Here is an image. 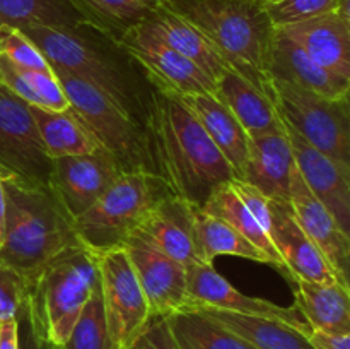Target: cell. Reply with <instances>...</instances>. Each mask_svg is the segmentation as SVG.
Segmentation results:
<instances>
[{"mask_svg":"<svg viewBox=\"0 0 350 349\" xmlns=\"http://www.w3.org/2000/svg\"><path fill=\"white\" fill-rule=\"evenodd\" d=\"M142 125L152 171L170 192L202 207L236 173L180 96L154 88L144 101Z\"/></svg>","mask_w":350,"mask_h":349,"instance_id":"cell-1","label":"cell"},{"mask_svg":"<svg viewBox=\"0 0 350 349\" xmlns=\"http://www.w3.org/2000/svg\"><path fill=\"white\" fill-rule=\"evenodd\" d=\"M5 190V226L0 267L27 276L58 252L77 245L74 221L48 185L2 177Z\"/></svg>","mask_w":350,"mask_h":349,"instance_id":"cell-2","label":"cell"},{"mask_svg":"<svg viewBox=\"0 0 350 349\" xmlns=\"http://www.w3.org/2000/svg\"><path fill=\"white\" fill-rule=\"evenodd\" d=\"M24 315L38 339L51 348L67 341L98 284L96 253L82 243L58 252L24 276Z\"/></svg>","mask_w":350,"mask_h":349,"instance_id":"cell-3","label":"cell"},{"mask_svg":"<svg viewBox=\"0 0 350 349\" xmlns=\"http://www.w3.org/2000/svg\"><path fill=\"white\" fill-rule=\"evenodd\" d=\"M193 24L228 62L262 89L267 88L273 26L265 9L250 0H161Z\"/></svg>","mask_w":350,"mask_h":349,"instance_id":"cell-4","label":"cell"},{"mask_svg":"<svg viewBox=\"0 0 350 349\" xmlns=\"http://www.w3.org/2000/svg\"><path fill=\"white\" fill-rule=\"evenodd\" d=\"M23 31L38 47L51 68L89 82L125 112L142 122L144 101L122 64L82 27L29 26Z\"/></svg>","mask_w":350,"mask_h":349,"instance_id":"cell-5","label":"cell"},{"mask_svg":"<svg viewBox=\"0 0 350 349\" xmlns=\"http://www.w3.org/2000/svg\"><path fill=\"white\" fill-rule=\"evenodd\" d=\"M167 195L170 188L152 171H125L91 209L74 219L75 235L94 253L122 248Z\"/></svg>","mask_w":350,"mask_h":349,"instance_id":"cell-6","label":"cell"},{"mask_svg":"<svg viewBox=\"0 0 350 349\" xmlns=\"http://www.w3.org/2000/svg\"><path fill=\"white\" fill-rule=\"evenodd\" d=\"M51 70L60 82L68 108L84 122L101 147L118 161L123 171H152L146 130L139 118L89 82L58 68Z\"/></svg>","mask_w":350,"mask_h":349,"instance_id":"cell-7","label":"cell"},{"mask_svg":"<svg viewBox=\"0 0 350 349\" xmlns=\"http://www.w3.org/2000/svg\"><path fill=\"white\" fill-rule=\"evenodd\" d=\"M265 91L275 103L286 125L345 171H350L349 98L328 99L277 79H269Z\"/></svg>","mask_w":350,"mask_h":349,"instance_id":"cell-8","label":"cell"},{"mask_svg":"<svg viewBox=\"0 0 350 349\" xmlns=\"http://www.w3.org/2000/svg\"><path fill=\"white\" fill-rule=\"evenodd\" d=\"M108 334L115 349H129L150 322V310L129 255L122 248L96 253Z\"/></svg>","mask_w":350,"mask_h":349,"instance_id":"cell-9","label":"cell"},{"mask_svg":"<svg viewBox=\"0 0 350 349\" xmlns=\"http://www.w3.org/2000/svg\"><path fill=\"white\" fill-rule=\"evenodd\" d=\"M50 168L29 105L0 84V174L48 185Z\"/></svg>","mask_w":350,"mask_h":349,"instance_id":"cell-10","label":"cell"},{"mask_svg":"<svg viewBox=\"0 0 350 349\" xmlns=\"http://www.w3.org/2000/svg\"><path fill=\"white\" fill-rule=\"evenodd\" d=\"M116 47L142 67L154 88L176 96L214 92L215 82L205 72L150 33L142 23L130 29Z\"/></svg>","mask_w":350,"mask_h":349,"instance_id":"cell-11","label":"cell"},{"mask_svg":"<svg viewBox=\"0 0 350 349\" xmlns=\"http://www.w3.org/2000/svg\"><path fill=\"white\" fill-rule=\"evenodd\" d=\"M125 171L105 149L51 159L48 188L74 221L99 201Z\"/></svg>","mask_w":350,"mask_h":349,"instance_id":"cell-12","label":"cell"},{"mask_svg":"<svg viewBox=\"0 0 350 349\" xmlns=\"http://www.w3.org/2000/svg\"><path fill=\"white\" fill-rule=\"evenodd\" d=\"M123 250L146 294L150 317H167L187 308V267L164 255L139 233L123 243Z\"/></svg>","mask_w":350,"mask_h":349,"instance_id":"cell-13","label":"cell"},{"mask_svg":"<svg viewBox=\"0 0 350 349\" xmlns=\"http://www.w3.org/2000/svg\"><path fill=\"white\" fill-rule=\"evenodd\" d=\"M188 305L187 307H208L234 313L258 315L277 318L294 325L299 331L311 334L310 325L296 307H280L263 298H253L236 289L226 277H222L212 263L195 262L187 267Z\"/></svg>","mask_w":350,"mask_h":349,"instance_id":"cell-14","label":"cell"},{"mask_svg":"<svg viewBox=\"0 0 350 349\" xmlns=\"http://www.w3.org/2000/svg\"><path fill=\"white\" fill-rule=\"evenodd\" d=\"M289 205L294 219L311 242L318 246L325 259L330 262L342 284L349 286L350 270V236L340 228L334 216L318 201L304 183L303 177L294 166L291 177Z\"/></svg>","mask_w":350,"mask_h":349,"instance_id":"cell-15","label":"cell"},{"mask_svg":"<svg viewBox=\"0 0 350 349\" xmlns=\"http://www.w3.org/2000/svg\"><path fill=\"white\" fill-rule=\"evenodd\" d=\"M269 236L286 266L289 283L293 284L294 279L314 281V283L323 284L340 283L330 262L297 224L291 205L269 198Z\"/></svg>","mask_w":350,"mask_h":349,"instance_id":"cell-16","label":"cell"},{"mask_svg":"<svg viewBox=\"0 0 350 349\" xmlns=\"http://www.w3.org/2000/svg\"><path fill=\"white\" fill-rule=\"evenodd\" d=\"M286 125V123H284ZM294 164L314 197L330 211L345 233L350 229V171L286 125Z\"/></svg>","mask_w":350,"mask_h":349,"instance_id":"cell-17","label":"cell"},{"mask_svg":"<svg viewBox=\"0 0 350 349\" xmlns=\"http://www.w3.org/2000/svg\"><path fill=\"white\" fill-rule=\"evenodd\" d=\"M318 65L350 81V16L340 9L280 26Z\"/></svg>","mask_w":350,"mask_h":349,"instance_id":"cell-18","label":"cell"},{"mask_svg":"<svg viewBox=\"0 0 350 349\" xmlns=\"http://www.w3.org/2000/svg\"><path fill=\"white\" fill-rule=\"evenodd\" d=\"M269 79L291 82L328 99L349 98L350 81L318 65L293 38L273 27L267 65Z\"/></svg>","mask_w":350,"mask_h":349,"instance_id":"cell-19","label":"cell"},{"mask_svg":"<svg viewBox=\"0 0 350 349\" xmlns=\"http://www.w3.org/2000/svg\"><path fill=\"white\" fill-rule=\"evenodd\" d=\"M294 166L296 164L286 130L248 137L246 163L238 180L253 185L270 201L289 204Z\"/></svg>","mask_w":350,"mask_h":349,"instance_id":"cell-20","label":"cell"},{"mask_svg":"<svg viewBox=\"0 0 350 349\" xmlns=\"http://www.w3.org/2000/svg\"><path fill=\"white\" fill-rule=\"evenodd\" d=\"M212 94L228 106L248 137L286 130L282 116L269 92L232 68L219 75Z\"/></svg>","mask_w":350,"mask_h":349,"instance_id":"cell-21","label":"cell"},{"mask_svg":"<svg viewBox=\"0 0 350 349\" xmlns=\"http://www.w3.org/2000/svg\"><path fill=\"white\" fill-rule=\"evenodd\" d=\"M195 209L185 198L167 195L152 209L137 233L174 262L183 267L191 266L198 262L193 238Z\"/></svg>","mask_w":350,"mask_h":349,"instance_id":"cell-22","label":"cell"},{"mask_svg":"<svg viewBox=\"0 0 350 349\" xmlns=\"http://www.w3.org/2000/svg\"><path fill=\"white\" fill-rule=\"evenodd\" d=\"M142 24L159 40L170 44L173 50L193 62L214 82L217 81L222 72L231 68L228 62L212 47L211 41L193 24L164 7L163 3H157L152 12L142 21Z\"/></svg>","mask_w":350,"mask_h":349,"instance_id":"cell-23","label":"cell"},{"mask_svg":"<svg viewBox=\"0 0 350 349\" xmlns=\"http://www.w3.org/2000/svg\"><path fill=\"white\" fill-rule=\"evenodd\" d=\"M294 307L311 331L350 334V294L340 283L323 284L294 279Z\"/></svg>","mask_w":350,"mask_h":349,"instance_id":"cell-24","label":"cell"},{"mask_svg":"<svg viewBox=\"0 0 350 349\" xmlns=\"http://www.w3.org/2000/svg\"><path fill=\"white\" fill-rule=\"evenodd\" d=\"M183 105L193 113L212 142L226 157L236 177H241L248 151V135L228 106L222 105L212 92L180 96Z\"/></svg>","mask_w":350,"mask_h":349,"instance_id":"cell-25","label":"cell"},{"mask_svg":"<svg viewBox=\"0 0 350 349\" xmlns=\"http://www.w3.org/2000/svg\"><path fill=\"white\" fill-rule=\"evenodd\" d=\"M188 308H195L205 317L217 322L219 325L248 342L253 349H313L310 334L277 318L234 313L208 307Z\"/></svg>","mask_w":350,"mask_h":349,"instance_id":"cell-26","label":"cell"},{"mask_svg":"<svg viewBox=\"0 0 350 349\" xmlns=\"http://www.w3.org/2000/svg\"><path fill=\"white\" fill-rule=\"evenodd\" d=\"M29 109L44 153L50 159L79 156L101 149L98 139L70 108L55 112L29 105Z\"/></svg>","mask_w":350,"mask_h":349,"instance_id":"cell-27","label":"cell"},{"mask_svg":"<svg viewBox=\"0 0 350 349\" xmlns=\"http://www.w3.org/2000/svg\"><path fill=\"white\" fill-rule=\"evenodd\" d=\"M82 26L94 29L113 44L142 23L154 7L147 0H65Z\"/></svg>","mask_w":350,"mask_h":349,"instance_id":"cell-28","label":"cell"},{"mask_svg":"<svg viewBox=\"0 0 350 349\" xmlns=\"http://www.w3.org/2000/svg\"><path fill=\"white\" fill-rule=\"evenodd\" d=\"M202 211H205L207 214L215 216V218L222 219V221L228 222L229 226L236 229L239 235L245 236L253 246L263 252L267 255V259L270 260V266L277 267L280 272L284 274L287 281H289V274H287L286 266H284L282 259L277 253L275 246H273L270 236L263 231L262 226L258 224L255 218H253L252 212L248 211V207L245 205V202L241 201L236 190L232 188L231 181H226V183L219 185L211 195H208L207 201L202 205Z\"/></svg>","mask_w":350,"mask_h":349,"instance_id":"cell-29","label":"cell"},{"mask_svg":"<svg viewBox=\"0 0 350 349\" xmlns=\"http://www.w3.org/2000/svg\"><path fill=\"white\" fill-rule=\"evenodd\" d=\"M193 238L195 253L200 262L214 263L215 257L232 255L270 266V260L267 259L265 253L253 246L228 222L207 214L200 207L195 209L193 212Z\"/></svg>","mask_w":350,"mask_h":349,"instance_id":"cell-30","label":"cell"},{"mask_svg":"<svg viewBox=\"0 0 350 349\" xmlns=\"http://www.w3.org/2000/svg\"><path fill=\"white\" fill-rule=\"evenodd\" d=\"M0 84L19 96L31 106L60 109L68 108V101L55 77L53 70H34L21 67L5 55H0Z\"/></svg>","mask_w":350,"mask_h":349,"instance_id":"cell-31","label":"cell"},{"mask_svg":"<svg viewBox=\"0 0 350 349\" xmlns=\"http://www.w3.org/2000/svg\"><path fill=\"white\" fill-rule=\"evenodd\" d=\"M166 320L178 349H253L248 342L195 308L174 311Z\"/></svg>","mask_w":350,"mask_h":349,"instance_id":"cell-32","label":"cell"},{"mask_svg":"<svg viewBox=\"0 0 350 349\" xmlns=\"http://www.w3.org/2000/svg\"><path fill=\"white\" fill-rule=\"evenodd\" d=\"M0 26L84 27L65 0H0Z\"/></svg>","mask_w":350,"mask_h":349,"instance_id":"cell-33","label":"cell"},{"mask_svg":"<svg viewBox=\"0 0 350 349\" xmlns=\"http://www.w3.org/2000/svg\"><path fill=\"white\" fill-rule=\"evenodd\" d=\"M51 349H115L106 325L99 279L89 300L85 301L77 322L72 327L67 341Z\"/></svg>","mask_w":350,"mask_h":349,"instance_id":"cell-34","label":"cell"},{"mask_svg":"<svg viewBox=\"0 0 350 349\" xmlns=\"http://www.w3.org/2000/svg\"><path fill=\"white\" fill-rule=\"evenodd\" d=\"M340 0H277L265 7L273 27L299 23L335 10Z\"/></svg>","mask_w":350,"mask_h":349,"instance_id":"cell-35","label":"cell"},{"mask_svg":"<svg viewBox=\"0 0 350 349\" xmlns=\"http://www.w3.org/2000/svg\"><path fill=\"white\" fill-rule=\"evenodd\" d=\"M0 55H5L21 67L50 70V65L36 44L17 27L0 26Z\"/></svg>","mask_w":350,"mask_h":349,"instance_id":"cell-36","label":"cell"},{"mask_svg":"<svg viewBox=\"0 0 350 349\" xmlns=\"http://www.w3.org/2000/svg\"><path fill=\"white\" fill-rule=\"evenodd\" d=\"M26 281L16 270L0 267V322L17 318L24 310Z\"/></svg>","mask_w":350,"mask_h":349,"instance_id":"cell-37","label":"cell"},{"mask_svg":"<svg viewBox=\"0 0 350 349\" xmlns=\"http://www.w3.org/2000/svg\"><path fill=\"white\" fill-rule=\"evenodd\" d=\"M129 349H178L166 317H154Z\"/></svg>","mask_w":350,"mask_h":349,"instance_id":"cell-38","label":"cell"},{"mask_svg":"<svg viewBox=\"0 0 350 349\" xmlns=\"http://www.w3.org/2000/svg\"><path fill=\"white\" fill-rule=\"evenodd\" d=\"M310 342L313 349H350V334H328L311 331Z\"/></svg>","mask_w":350,"mask_h":349,"instance_id":"cell-39","label":"cell"},{"mask_svg":"<svg viewBox=\"0 0 350 349\" xmlns=\"http://www.w3.org/2000/svg\"><path fill=\"white\" fill-rule=\"evenodd\" d=\"M17 320H19V349H51L46 342L36 337L26 315H24V310L21 311Z\"/></svg>","mask_w":350,"mask_h":349,"instance_id":"cell-40","label":"cell"},{"mask_svg":"<svg viewBox=\"0 0 350 349\" xmlns=\"http://www.w3.org/2000/svg\"><path fill=\"white\" fill-rule=\"evenodd\" d=\"M0 349H19V320L0 322Z\"/></svg>","mask_w":350,"mask_h":349,"instance_id":"cell-41","label":"cell"},{"mask_svg":"<svg viewBox=\"0 0 350 349\" xmlns=\"http://www.w3.org/2000/svg\"><path fill=\"white\" fill-rule=\"evenodd\" d=\"M3 226H5V190H3L2 174H0V245L3 240Z\"/></svg>","mask_w":350,"mask_h":349,"instance_id":"cell-42","label":"cell"},{"mask_svg":"<svg viewBox=\"0 0 350 349\" xmlns=\"http://www.w3.org/2000/svg\"><path fill=\"white\" fill-rule=\"evenodd\" d=\"M250 2L256 3V5H258V7H262V9H265L267 5H270V3L277 2V0H250Z\"/></svg>","mask_w":350,"mask_h":349,"instance_id":"cell-43","label":"cell"},{"mask_svg":"<svg viewBox=\"0 0 350 349\" xmlns=\"http://www.w3.org/2000/svg\"><path fill=\"white\" fill-rule=\"evenodd\" d=\"M147 2H149V3H150V5H152V7H156V5H157V3H159V2H161V0H147Z\"/></svg>","mask_w":350,"mask_h":349,"instance_id":"cell-44","label":"cell"}]
</instances>
